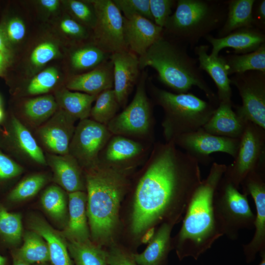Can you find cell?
I'll return each mask as SVG.
<instances>
[{
  "mask_svg": "<svg viewBox=\"0 0 265 265\" xmlns=\"http://www.w3.org/2000/svg\"><path fill=\"white\" fill-rule=\"evenodd\" d=\"M202 180L199 164L173 141L155 143L131 194L124 225L129 248L148 241L158 225L179 223Z\"/></svg>",
  "mask_w": 265,
  "mask_h": 265,
  "instance_id": "1",
  "label": "cell"
},
{
  "mask_svg": "<svg viewBox=\"0 0 265 265\" xmlns=\"http://www.w3.org/2000/svg\"><path fill=\"white\" fill-rule=\"evenodd\" d=\"M130 173L100 161L84 170L90 239L103 248L117 241L120 234L121 204L131 188Z\"/></svg>",
  "mask_w": 265,
  "mask_h": 265,
  "instance_id": "2",
  "label": "cell"
},
{
  "mask_svg": "<svg viewBox=\"0 0 265 265\" xmlns=\"http://www.w3.org/2000/svg\"><path fill=\"white\" fill-rule=\"evenodd\" d=\"M226 166L213 162L208 176L191 197L181 229L172 238L173 249L180 261L186 257L197 260L222 236L215 222L213 199Z\"/></svg>",
  "mask_w": 265,
  "mask_h": 265,
  "instance_id": "3",
  "label": "cell"
},
{
  "mask_svg": "<svg viewBox=\"0 0 265 265\" xmlns=\"http://www.w3.org/2000/svg\"><path fill=\"white\" fill-rule=\"evenodd\" d=\"M168 35L169 38L163 32L139 56L140 70L147 66L152 67L157 71L159 81L176 93H186L193 86H196L204 92L209 102L218 106L217 95L205 81L197 59L188 54L186 44Z\"/></svg>",
  "mask_w": 265,
  "mask_h": 265,
  "instance_id": "4",
  "label": "cell"
},
{
  "mask_svg": "<svg viewBox=\"0 0 265 265\" xmlns=\"http://www.w3.org/2000/svg\"><path fill=\"white\" fill-rule=\"evenodd\" d=\"M227 12V0H178L163 31L192 48L202 37L222 27Z\"/></svg>",
  "mask_w": 265,
  "mask_h": 265,
  "instance_id": "5",
  "label": "cell"
},
{
  "mask_svg": "<svg viewBox=\"0 0 265 265\" xmlns=\"http://www.w3.org/2000/svg\"><path fill=\"white\" fill-rule=\"evenodd\" d=\"M151 92L164 111L161 126L166 142L202 128L217 107L191 93H174L154 85Z\"/></svg>",
  "mask_w": 265,
  "mask_h": 265,
  "instance_id": "6",
  "label": "cell"
},
{
  "mask_svg": "<svg viewBox=\"0 0 265 265\" xmlns=\"http://www.w3.org/2000/svg\"><path fill=\"white\" fill-rule=\"evenodd\" d=\"M231 182L221 178L213 199V212L217 228L222 236L237 239L238 232L254 227L255 216L247 196L240 192Z\"/></svg>",
  "mask_w": 265,
  "mask_h": 265,
  "instance_id": "7",
  "label": "cell"
},
{
  "mask_svg": "<svg viewBox=\"0 0 265 265\" xmlns=\"http://www.w3.org/2000/svg\"><path fill=\"white\" fill-rule=\"evenodd\" d=\"M145 73H143L131 103L108 123L107 127L113 135L154 141L152 105L146 90Z\"/></svg>",
  "mask_w": 265,
  "mask_h": 265,
  "instance_id": "8",
  "label": "cell"
},
{
  "mask_svg": "<svg viewBox=\"0 0 265 265\" xmlns=\"http://www.w3.org/2000/svg\"><path fill=\"white\" fill-rule=\"evenodd\" d=\"M239 139L234 160L226 166L223 175L238 189L250 172L265 167V129L248 121Z\"/></svg>",
  "mask_w": 265,
  "mask_h": 265,
  "instance_id": "9",
  "label": "cell"
},
{
  "mask_svg": "<svg viewBox=\"0 0 265 265\" xmlns=\"http://www.w3.org/2000/svg\"><path fill=\"white\" fill-rule=\"evenodd\" d=\"M113 134L106 126L92 119L80 120L70 143L68 154L83 171L99 162L100 154Z\"/></svg>",
  "mask_w": 265,
  "mask_h": 265,
  "instance_id": "10",
  "label": "cell"
},
{
  "mask_svg": "<svg viewBox=\"0 0 265 265\" xmlns=\"http://www.w3.org/2000/svg\"><path fill=\"white\" fill-rule=\"evenodd\" d=\"M230 79L242 100L241 105H233L235 111L245 120L265 129V73L248 71Z\"/></svg>",
  "mask_w": 265,
  "mask_h": 265,
  "instance_id": "11",
  "label": "cell"
},
{
  "mask_svg": "<svg viewBox=\"0 0 265 265\" xmlns=\"http://www.w3.org/2000/svg\"><path fill=\"white\" fill-rule=\"evenodd\" d=\"M96 14L95 43L112 54L128 50L124 34V17L111 0L91 1Z\"/></svg>",
  "mask_w": 265,
  "mask_h": 265,
  "instance_id": "12",
  "label": "cell"
},
{
  "mask_svg": "<svg viewBox=\"0 0 265 265\" xmlns=\"http://www.w3.org/2000/svg\"><path fill=\"white\" fill-rule=\"evenodd\" d=\"M176 146L185 150L199 164L205 165L212 162L210 155L221 152L236 157L239 145V138H233L214 135L203 128L182 134L173 141Z\"/></svg>",
  "mask_w": 265,
  "mask_h": 265,
  "instance_id": "13",
  "label": "cell"
},
{
  "mask_svg": "<svg viewBox=\"0 0 265 265\" xmlns=\"http://www.w3.org/2000/svg\"><path fill=\"white\" fill-rule=\"evenodd\" d=\"M240 186L242 193L252 196L256 211L254 236L248 243L243 245L246 262L249 264L255 259L258 253L265 251V167L250 172Z\"/></svg>",
  "mask_w": 265,
  "mask_h": 265,
  "instance_id": "14",
  "label": "cell"
},
{
  "mask_svg": "<svg viewBox=\"0 0 265 265\" xmlns=\"http://www.w3.org/2000/svg\"><path fill=\"white\" fill-rule=\"evenodd\" d=\"M76 120L62 109L56 111L36 131L43 146L52 154H68Z\"/></svg>",
  "mask_w": 265,
  "mask_h": 265,
  "instance_id": "15",
  "label": "cell"
},
{
  "mask_svg": "<svg viewBox=\"0 0 265 265\" xmlns=\"http://www.w3.org/2000/svg\"><path fill=\"white\" fill-rule=\"evenodd\" d=\"M145 151L139 141L113 135L101 151L99 161L109 166L131 172Z\"/></svg>",
  "mask_w": 265,
  "mask_h": 265,
  "instance_id": "16",
  "label": "cell"
},
{
  "mask_svg": "<svg viewBox=\"0 0 265 265\" xmlns=\"http://www.w3.org/2000/svg\"><path fill=\"white\" fill-rule=\"evenodd\" d=\"M113 90L120 106L126 105L139 74L137 55L129 50L111 54Z\"/></svg>",
  "mask_w": 265,
  "mask_h": 265,
  "instance_id": "17",
  "label": "cell"
},
{
  "mask_svg": "<svg viewBox=\"0 0 265 265\" xmlns=\"http://www.w3.org/2000/svg\"><path fill=\"white\" fill-rule=\"evenodd\" d=\"M205 38L212 47L209 54L212 57L217 56L225 48H231L235 54H242L254 52L265 43V32L254 26L237 29L221 38L211 34Z\"/></svg>",
  "mask_w": 265,
  "mask_h": 265,
  "instance_id": "18",
  "label": "cell"
},
{
  "mask_svg": "<svg viewBox=\"0 0 265 265\" xmlns=\"http://www.w3.org/2000/svg\"><path fill=\"white\" fill-rule=\"evenodd\" d=\"M46 161L51 168L53 179L59 186L68 193L79 191H86L83 169L70 154L47 155Z\"/></svg>",
  "mask_w": 265,
  "mask_h": 265,
  "instance_id": "19",
  "label": "cell"
},
{
  "mask_svg": "<svg viewBox=\"0 0 265 265\" xmlns=\"http://www.w3.org/2000/svg\"><path fill=\"white\" fill-rule=\"evenodd\" d=\"M124 34L128 49L139 56L162 34L163 28L139 16L124 18Z\"/></svg>",
  "mask_w": 265,
  "mask_h": 265,
  "instance_id": "20",
  "label": "cell"
},
{
  "mask_svg": "<svg viewBox=\"0 0 265 265\" xmlns=\"http://www.w3.org/2000/svg\"><path fill=\"white\" fill-rule=\"evenodd\" d=\"M68 218L61 231L67 241L86 242L90 239L86 212L87 194L85 191L68 193Z\"/></svg>",
  "mask_w": 265,
  "mask_h": 265,
  "instance_id": "21",
  "label": "cell"
},
{
  "mask_svg": "<svg viewBox=\"0 0 265 265\" xmlns=\"http://www.w3.org/2000/svg\"><path fill=\"white\" fill-rule=\"evenodd\" d=\"M209 46L201 45L194 47L197 55L198 66L201 71H206L213 80L217 88V97L219 103H232L231 80L225 66L223 56L214 57L208 54Z\"/></svg>",
  "mask_w": 265,
  "mask_h": 265,
  "instance_id": "22",
  "label": "cell"
},
{
  "mask_svg": "<svg viewBox=\"0 0 265 265\" xmlns=\"http://www.w3.org/2000/svg\"><path fill=\"white\" fill-rule=\"evenodd\" d=\"M27 225L30 230L39 234L46 241L52 265H74L68 251L67 240L61 232L38 215L30 216Z\"/></svg>",
  "mask_w": 265,
  "mask_h": 265,
  "instance_id": "23",
  "label": "cell"
},
{
  "mask_svg": "<svg viewBox=\"0 0 265 265\" xmlns=\"http://www.w3.org/2000/svg\"><path fill=\"white\" fill-rule=\"evenodd\" d=\"M232 103H219L203 129L211 134L223 137L240 138L247 121L234 109Z\"/></svg>",
  "mask_w": 265,
  "mask_h": 265,
  "instance_id": "24",
  "label": "cell"
},
{
  "mask_svg": "<svg viewBox=\"0 0 265 265\" xmlns=\"http://www.w3.org/2000/svg\"><path fill=\"white\" fill-rule=\"evenodd\" d=\"M66 87L69 90L96 96L113 88V64L110 58L92 70L74 76Z\"/></svg>",
  "mask_w": 265,
  "mask_h": 265,
  "instance_id": "25",
  "label": "cell"
},
{
  "mask_svg": "<svg viewBox=\"0 0 265 265\" xmlns=\"http://www.w3.org/2000/svg\"><path fill=\"white\" fill-rule=\"evenodd\" d=\"M175 225L165 222L155 231L146 249L133 256L139 265H167L169 252L173 249L171 233Z\"/></svg>",
  "mask_w": 265,
  "mask_h": 265,
  "instance_id": "26",
  "label": "cell"
},
{
  "mask_svg": "<svg viewBox=\"0 0 265 265\" xmlns=\"http://www.w3.org/2000/svg\"><path fill=\"white\" fill-rule=\"evenodd\" d=\"M22 245L10 251V256L30 265L50 263L48 246L42 236L30 230L24 233Z\"/></svg>",
  "mask_w": 265,
  "mask_h": 265,
  "instance_id": "27",
  "label": "cell"
},
{
  "mask_svg": "<svg viewBox=\"0 0 265 265\" xmlns=\"http://www.w3.org/2000/svg\"><path fill=\"white\" fill-rule=\"evenodd\" d=\"M255 0H227L228 12L219 29L218 38L224 37L237 29L252 27V10Z\"/></svg>",
  "mask_w": 265,
  "mask_h": 265,
  "instance_id": "28",
  "label": "cell"
},
{
  "mask_svg": "<svg viewBox=\"0 0 265 265\" xmlns=\"http://www.w3.org/2000/svg\"><path fill=\"white\" fill-rule=\"evenodd\" d=\"M40 201L46 213L63 229L68 218V196L58 186L52 185L42 193Z\"/></svg>",
  "mask_w": 265,
  "mask_h": 265,
  "instance_id": "29",
  "label": "cell"
},
{
  "mask_svg": "<svg viewBox=\"0 0 265 265\" xmlns=\"http://www.w3.org/2000/svg\"><path fill=\"white\" fill-rule=\"evenodd\" d=\"M23 234L21 214L8 210L0 202V247L9 252L18 248Z\"/></svg>",
  "mask_w": 265,
  "mask_h": 265,
  "instance_id": "30",
  "label": "cell"
},
{
  "mask_svg": "<svg viewBox=\"0 0 265 265\" xmlns=\"http://www.w3.org/2000/svg\"><path fill=\"white\" fill-rule=\"evenodd\" d=\"M228 75L256 71L265 73V43L257 50L242 54L223 56Z\"/></svg>",
  "mask_w": 265,
  "mask_h": 265,
  "instance_id": "31",
  "label": "cell"
},
{
  "mask_svg": "<svg viewBox=\"0 0 265 265\" xmlns=\"http://www.w3.org/2000/svg\"><path fill=\"white\" fill-rule=\"evenodd\" d=\"M97 96L65 89L58 93L57 101L62 109L80 121L90 117L92 104Z\"/></svg>",
  "mask_w": 265,
  "mask_h": 265,
  "instance_id": "32",
  "label": "cell"
},
{
  "mask_svg": "<svg viewBox=\"0 0 265 265\" xmlns=\"http://www.w3.org/2000/svg\"><path fill=\"white\" fill-rule=\"evenodd\" d=\"M12 134L18 149L27 158L41 164H47L42 149L28 130L17 118L11 121Z\"/></svg>",
  "mask_w": 265,
  "mask_h": 265,
  "instance_id": "33",
  "label": "cell"
},
{
  "mask_svg": "<svg viewBox=\"0 0 265 265\" xmlns=\"http://www.w3.org/2000/svg\"><path fill=\"white\" fill-rule=\"evenodd\" d=\"M67 243L74 265H108L105 248L91 240L84 242L67 240Z\"/></svg>",
  "mask_w": 265,
  "mask_h": 265,
  "instance_id": "34",
  "label": "cell"
},
{
  "mask_svg": "<svg viewBox=\"0 0 265 265\" xmlns=\"http://www.w3.org/2000/svg\"><path fill=\"white\" fill-rule=\"evenodd\" d=\"M110 55L94 43L77 48L72 51L70 64L76 71H90L109 60Z\"/></svg>",
  "mask_w": 265,
  "mask_h": 265,
  "instance_id": "35",
  "label": "cell"
},
{
  "mask_svg": "<svg viewBox=\"0 0 265 265\" xmlns=\"http://www.w3.org/2000/svg\"><path fill=\"white\" fill-rule=\"evenodd\" d=\"M47 176L41 173L30 175L20 182L0 201L7 209L10 206L36 195L45 185Z\"/></svg>",
  "mask_w": 265,
  "mask_h": 265,
  "instance_id": "36",
  "label": "cell"
},
{
  "mask_svg": "<svg viewBox=\"0 0 265 265\" xmlns=\"http://www.w3.org/2000/svg\"><path fill=\"white\" fill-rule=\"evenodd\" d=\"M57 103L51 95L40 96L27 101L24 105V113L28 120L40 126L57 111Z\"/></svg>",
  "mask_w": 265,
  "mask_h": 265,
  "instance_id": "37",
  "label": "cell"
},
{
  "mask_svg": "<svg viewBox=\"0 0 265 265\" xmlns=\"http://www.w3.org/2000/svg\"><path fill=\"white\" fill-rule=\"evenodd\" d=\"M91 108V119L105 126L116 116L120 106L113 88L101 93Z\"/></svg>",
  "mask_w": 265,
  "mask_h": 265,
  "instance_id": "38",
  "label": "cell"
},
{
  "mask_svg": "<svg viewBox=\"0 0 265 265\" xmlns=\"http://www.w3.org/2000/svg\"><path fill=\"white\" fill-rule=\"evenodd\" d=\"M58 73L54 67L48 68L35 76L29 83L27 91L31 95L46 93L56 83Z\"/></svg>",
  "mask_w": 265,
  "mask_h": 265,
  "instance_id": "39",
  "label": "cell"
},
{
  "mask_svg": "<svg viewBox=\"0 0 265 265\" xmlns=\"http://www.w3.org/2000/svg\"><path fill=\"white\" fill-rule=\"evenodd\" d=\"M124 17L129 19L135 16L146 18L154 22L150 10L149 0H112Z\"/></svg>",
  "mask_w": 265,
  "mask_h": 265,
  "instance_id": "40",
  "label": "cell"
},
{
  "mask_svg": "<svg viewBox=\"0 0 265 265\" xmlns=\"http://www.w3.org/2000/svg\"><path fill=\"white\" fill-rule=\"evenodd\" d=\"M104 248L108 265H139L133 258L134 252L118 241L114 242Z\"/></svg>",
  "mask_w": 265,
  "mask_h": 265,
  "instance_id": "41",
  "label": "cell"
},
{
  "mask_svg": "<svg viewBox=\"0 0 265 265\" xmlns=\"http://www.w3.org/2000/svg\"><path fill=\"white\" fill-rule=\"evenodd\" d=\"M91 5L79 0H72L68 2L71 12L79 21V23H83L94 28L96 22V14L94 5L92 8L90 6Z\"/></svg>",
  "mask_w": 265,
  "mask_h": 265,
  "instance_id": "42",
  "label": "cell"
},
{
  "mask_svg": "<svg viewBox=\"0 0 265 265\" xmlns=\"http://www.w3.org/2000/svg\"><path fill=\"white\" fill-rule=\"evenodd\" d=\"M176 2L174 0H149L150 12L156 25L163 28Z\"/></svg>",
  "mask_w": 265,
  "mask_h": 265,
  "instance_id": "43",
  "label": "cell"
},
{
  "mask_svg": "<svg viewBox=\"0 0 265 265\" xmlns=\"http://www.w3.org/2000/svg\"><path fill=\"white\" fill-rule=\"evenodd\" d=\"M57 54V50L53 43L46 42L37 46L33 51L30 60L36 66L45 65L53 59Z\"/></svg>",
  "mask_w": 265,
  "mask_h": 265,
  "instance_id": "44",
  "label": "cell"
},
{
  "mask_svg": "<svg viewBox=\"0 0 265 265\" xmlns=\"http://www.w3.org/2000/svg\"><path fill=\"white\" fill-rule=\"evenodd\" d=\"M22 167L0 152V186L19 176Z\"/></svg>",
  "mask_w": 265,
  "mask_h": 265,
  "instance_id": "45",
  "label": "cell"
},
{
  "mask_svg": "<svg viewBox=\"0 0 265 265\" xmlns=\"http://www.w3.org/2000/svg\"><path fill=\"white\" fill-rule=\"evenodd\" d=\"M60 28L65 34L77 39L84 38L87 35L85 27L76 20L71 18L63 20Z\"/></svg>",
  "mask_w": 265,
  "mask_h": 265,
  "instance_id": "46",
  "label": "cell"
},
{
  "mask_svg": "<svg viewBox=\"0 0 265 265\" xmlns=\"http://www.w3.org/2000/svg\"><path fill=\"white\" fill-rule=\"evenodd\" d=\"M6 31L10 40L12 42H18L22 40L25 35V25L20 19L14 18L7 24Z\"/></svg>",
  "mask_w": 265,
  "mask_h": 265,
  "instance_id": "47",
  "label": "cell"
},
{
  "mask_svg": "<svg viewBox=\"0 0 265 265\" xmlns=\"http://www.w3.org/2000/svg\"><path fill=\"white\" fill-rule=\"evenodd\" d=\"M253 26L265 32V0H255L252 10Z\"/></svg>",
  "mask_w": 265,
  "mask_h": 265,
  "instance_id": "48",
  "label": "cell"
},
{
  "mask_svg": "<svg viewBox=\"0 0 265 265\" xmlns=\"http://www.w3.org/2000/svg\"><path fill=\"white\" fill-rule=\"evenodd\" d=\"M40 3L44 7L50 11H54L57 9L59 2L57 0H42Z\"/></svg>",
  "mask_w": 265,
  "mask_h": 265,
  "instance_id": "49",
  "label": "cell"
},
{
  "mask_svg": "<svg viewBox=\"0 0 265 265\" xmlns=\"http://www.w3.org/2000/svg\"><path fill=\"white\" fill-rule=\"evenodd\" d=\"M10 258L12 261V265H50L49 264H50V263H44V264L30 265V264H28L26 263H24L14 257L10 256Z\"/></svg>",
  "mask_w": 265,
  "mask_h": 265,
  "instance_id": "50",
  "label": "cell"
},
{
  "mask_svg": "<svg viewBox=\"0 0 265 265\" xmlns=\"http://www.w3.org/2000/svg\"><path fill=\"white\" fill-rule=\"evenodd\" d=\"M9 258L0 253V265H10Z\"/></svg>",
  "mask_w": 265,
  "mask_h": 265,
  "instance_id": "51",
  "label": "cell"
},
{
  "mask_svg": "<svg viewBox=\"0 0 265 265\" xmlns=\"http://www.w3.org/2000/svg\"><path fill=\"white\" fill-rule=\"evenodd\" d=\"M5 61L3 53L0 52V71H1Z\"/></svg>",
  "mask_w": 265,
  "mask_h": 265,
  "instance_id": "52",
  "label": "cell"
},
{
  "mask_svg": "<svg viewBox=\"0 0 265 265\" xmlns=\"http://www.w3.org/2000/svg\"><path fill=\"white\" fill-rule=\"evenodd\" d=\"M5 51V48L2 40V39L0 35V52L3 53Z\"/></svg>",
  "mask_w": 265,
  "mask_h": 265,
  "instance_id": "53",
  "label": "cell"
},
{
  "mask_svg": "<svg viewBox=\"0 0 265 265\" xmlns=\"http://www.w3.org/2000/svg\"><path fill=\"white\" fill-rule=\"evenodd\" d=\"M261 261L258 265H265V251L260 254Z\"/></svg>",
  "mask_w": 265,
  "mask_h": 265,
  "instance_id": "54",
  "label": "cell"
},
{
  "mask_svg": "<svg viewBox=\"0 0 265 265\" xmlns=\"http://www.w3.org/2000/svg\"><path fill=\"white\" fill-rule=\"evenodd\" d=\"M3 117V112L1 108H0V121L1 120Z\"/></svg>",
  "mask_w": 265,
  "mask_h": 265,
  "instance_id": "55",
  "label": "cell"
}]
</instances>
